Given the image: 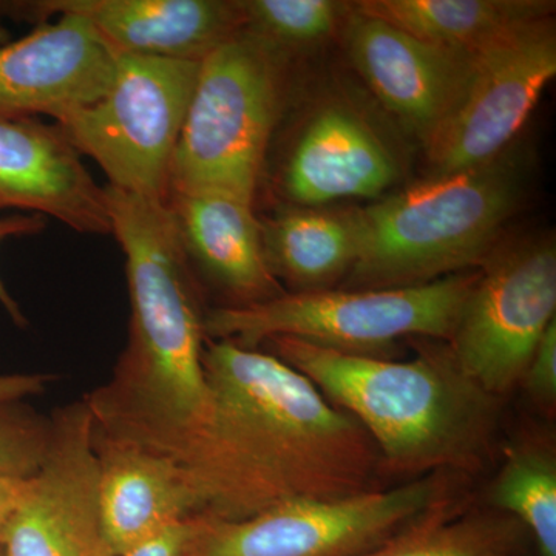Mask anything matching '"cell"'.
I'll return each mask as SVG.
<instances>
[{"label":"cell","mask_w":556,"mask_h":556,"mask_svg":"<svg viewBox=\"0 0 556 556\" xmlns=\"http://www.w3.org/2000/svg\"><path fill=\"white\" fill-rule=\"evenodd\" d=\"M203 371L206 420L185 463L201 517L240 521L390 486L361 424L269 351L207 339Z\"/></svg>","instance_id":"obj_1"},{"label":"cell","mask_w":556,"mask_h":556,"mask_svg":"<svg viewBox=\"0 0 556 556\" xmlns=\"http://www.w3.org/2000/svg\"><path fill=\"white\" fill-rule=\"evenodd\" d=\"M110 229L126 258L127 345L108 382L86 394L93 428L185 464L204 426L207 309L166 200L104 186Z\"/></svg>","instance_id":"obj_2"},{"label":"cell","mask_w":556,"mask_h":556,"mask_svg":"<svg viewBox=\"0 0 556 556\" xmlns=\"http://www.w3.org/2000/svg\"><path fill=\"white\" fill-rule=\"evenodd\" d=\"M265 345L361 424L378 448L387 482L434 473L470 478L495 453L503 401L468 378L447 342L433 340L409 361L294 338Z\"/></svg>","instance_id":"obj_3"},{"label":"cell","mask_w":556,"mask_h":556,"mask_svg":"<svg viewBox=\"0 0 556 556\" xmlns=\"http://www.w3.org/2000/svg\"><path fill=\"white\" fill-rule=\"evenodd\" d=\"M526 192V156L511 148L481 166L356 207L358 252L343 289L416 287L479 268Z\"/></svg>","instance_id":"obj_4"},{"label":"cell","mask_w":556,"mask_h":556,"mask_svg":"<svg viewBox=\"0 0 556 556\" xmlns=\"http://www.w3.org/2000/svg\"><path fill=\"white\" fill-rule=\"evenodd\" d=\"M478 276L479 268L416 287L287 291L255 305L207 309L204 327L208 340L252 350L273 338H294L343 353L388 357L399 339L448 342Z\"/></svg>","instance_id":"obj_5"},{"label":"cell","mask_w":556,"mask_h":556,"mask_svg":"<svg viewBox=\"0 0 556 556\" xmlns=\"http://www.w3.org/2000/svg\"><path fill=\"white\" fill-rule=\"evenodd\" d=\"M288 56L240 31L201 61L169 175L170 192L215 190L254 203Z\"/></svg>","instance_id":"obj_6"},{"label":"cell","mask_w":556,"mask_h":556,"mask_svg":"<svg viewBox=\"0 0 556 556\" xmlns=\"http://www.w3.org/2000/svg\"><path fill=\"white\" fill-rule=\"evenodd\" d=\"M200 64L116 54L105 93L62 116L56 126L80 156L101 167L108 186L166 200Z\"/></svg>","instance_id":"obj_7"},{"label":"cell","mask_w":556,"mask_h":556,"mask_svg":"<svg viewBox=\"0 0 556 556\" xmlns=\"http://www.w3.org/2000/svg\"><path fill=\"white\" fill-rule=\"evenodd\" d=\"M459 478L434 473L358 495L292 501L240 521L197 517L186 556H357L396 535Z\"/></svg>","instance_id":"obj_8"},{"label":"cell","mask_w":556,"mask_h":556,"mask_svg":"<svg viewBox=\"0 0 556 556\" xmlns=\"http://www.w3.org/2000/svg\"><path fill=\"white\" fill-rule=\"evenodd\" d=\"M555 311L554 237L500 241L479 266L447 345L468 378L503 401L521 383Z\"/></svg>","instance_id":"obj_9"},{"label":"cell","mask_w":556,"mask_h":556,"mask_svg":"<svg viewBox=\"0 0 556 556\" xmlns=\"http://www.w3.org/2000/svg\"><path fill=\"white\" fill-rule=\"evenodd\" d=\"M555 75L552 16L517 25L475 50L455 108L427 141L430 175L481 166L506 152Z\"/></svg>","instance_id":"obj_10"},{"label":"cell","mask_w":556,"mask_h":556,"mask_svg":"<svg viewBox=\"0 0 556 556\" xmlns=\"http://www.w3.org/2000/svg\"><path fill=\"white\" fill-rule=\"evenodd\" d=\"M38 473L0 538L5 556H112L101 525L93 417L86 399L54 409Z\"/></svg>","instance_id":"obj_11"},{"label":"cell","mask_w":556,"mask_h":556,"mask_svg":"<svg viewBox=\"0 0 556 556\" xmlns=\"http://www.w3.org/2000/svg\"><path fill=\"white\" fill-rule=\"evenodd\" d=\"M73 14L89 22L115 54L201 62L243 31L241 0H35L0 2V16L49 22Z\"/></svg>","instance_id":"obj_12"},{"label":"cell","mask_w":556,"mask_h":556,"mask_svg":"<svg viewBox=\"0 0 556 556\" xmlns=\"http://www.w3.org/2000/svg\"><path fill=\"white\" fill-rule=\"evenodd\" d=\"M343 31L358 75L402 127L426 146L455 108L473 51L424 42L353 5Z\"/></svg>","instance_id":"obj_13"},{"label":"cell","mask_w":556,"mask_h":556,"mask_svg":"<svg viewBox=\"0 0 556 556\" xmlns=\"http://www.w3.org/2000/svg\"><path fill=\"white\" fill-rule=\"evenodd\" d=\"M116 54L89 22L61 14L30 35L0 47V119L50 116L100 100L112 83Z\"/></svg>","instance_id":"obj_14"},{"label":"cell","mask_w":556,"mask_h":556,"mask_svg":"<svg viewBox=\"0 0 556 556\" xmlns=\"http://www.w3.org/2000/svg\"><path fill=\"white\" fill-rule=\"evenodd\" d=\"M54 218L75 232L109 236L104 188L60 127L0 119V211Z\"/></svg>","instance_id":"obj_15"},{"label":"cell","mask_w":556,"mask_h":556,"mask_svg":"<svg viewBox=\"0 0 556 556\" xmlns=\"http://www.w3.org/2000/svg\"><path fill=\"white\" fill-rule=\"evenodd\" d=\"M399 178L396 156L362 113L332 102L309 116L281 174L299 207L346 199H378Z\"/></svg>","instance_id":"obj_16"},{"label":"cell","mask_w":556,"mask_h":556,"mask_svg":"<svg viewBox=\"0 0 556 556\" xmlns=\"http://www.w3.org/2000/svg\"><path fill=\"white\" fill-rule=\"evenodd\" d=\"M102 530L112 556L186 519L201 517L188 468L175 457L93 430Z\"/></svg>","instance_id":"obj_17"},{"label":"cell","mask_w":556,"mask_h":556,"mask_svg":"<svg viewBox=\"0 0 556 556\" xmlns=\"http://www.w3.org/2000/svg\"><path fill=\"white\" fill-rule=\"evenodd\" d=\"M166 201L190 265L228 299L219 306L255 305L287 292L269 268L254 203L215 190L170 192Z\"/></svg>","instance_id":"obj_18"},{"label":"cell","mask_w":556,"mask_h":556,"mask_svg":"<svg viewBox=\"0 0 556 556\" xmlns=\"http://www.w3.org/2000/svg\"><path fill=\"white\" fill-rule=\"evenodd\" d=\"M532 546L517 518L477 503L460 478L396 535L357 556H526Z\"/></svg>","instance_id":"obj_19"},{"label":"cell","mask_w":556,"mask_h":556,"mask_svg":"<svg viewBox=\"0 0 556 556\" xmlns=\"http://www.w3.org/2000/svg\"><path fill=\"white\" fill-rule=\"evenodd\" d=\"M266 258L291 292L331 289L356 263V207H294L262 222Z\"/></svg>","instance_id":"obj_20"},{"label":"cell","mask_w":556,"mask_h":556,"mask_svg":"<svg viewBox=\"0 0 556 556\" xmlns=\"http://www.w3.org/2000/svg\"><path fill=\"white\" fill-rule=\"evenodd\" d=\"M354 9L424 42L475 51L526 22L551 17L548 0H358Z\"/></svg>","instance_id":"obj_21"},{"label":"cell","mask_w":556,"mask_h":556,"mask_svg":"<svg viewBox=\"0 0 556 556\" xmlns=\"http://www.w3.org/2000/svg\"><path fill=\"white\" fill-rule=\"evenodd\" d=\"M484 504L517 518L536 556H556V448L548 431H522L508 442Z\"/></svg>","instance_id":"obj_22"},{"label":"cell","mask_w":556,"mask_h":556,"mask_svg":"<svg viewBox=\"0 0 556 556\" xmlns=\"http://www.w3.org/2000/svg\"><path fill=\"white\" fill-rule=\"evenodd\" d=\"M353 3L336 0H241L243 31L289 54L324 42L346 21Z\"/></svg>","instance_id":"obj_23"},{"label":"cell","mask_w":556,"mask_h":556,"mask_svg":"<svg viewBox=\"0 0 556 556\" xmlns=\"http://www.w3.org/2000/svg\"><path fill=\"white\" fill-rule=\"evenodd\" d=\"M50 417L27 402H0V478L38 473L50 444Z\"/></svg>","instance_id":"obj_24"},{"label":"cell","mask_w":556,"mask_h":556,"mask_svg":"<svg viewBox=\"0 0 556 556\" xmlns=\"http://www.w3.org/2000/svg\"><path fill=\"white\" fill-rule=\"evenodd\" d=\"M519 387L538 408L554 416L556 407V320L548 325L533 351Z\"/></svg>","instance_id":"obj_25"},{"label":"cell","mask_w":556,"mask_h":556,"mask_svg":"<svg viewBox=\"0 0 556 556\" xmlns=\"http://www.w3.org/2000/svg\"><path fill=\"white\" fill-rule=\"evenodd\" d=\"M47 226V218L40 217V215L28 214V215H11V217L0 218V244L9 239H20V237L36 236V233L42 232ZM0 305L7 311V314L11 317V320L17 325V327H27V318L20 308V303L16 302L3 285L2 278H0Z\"/></svg>","instance_id":"obj_26"},{"label":"cell","mask_w":556,"mask_h":556,"mask_svg":"<svg viewBox=\"0 0 556 556\" xmlns=\"http://www.w3.org/2000/svg\"><path fill=\"white\" fill-rule=\"evenodd\" d=\"M195 518L186 519L160 530L159 533L146 538L121 556H186Z\"/></svg>","instance_id":"obj_27"},{"label":"cell","mask_w":556,"mask_h":556,"mask_svg":"<svg viewBox=\"0 0 556 556\" xmlns=\"http://www.w3.org/2000/svg\"><path fill=\"white\" fill-rule=\"evenodd\" d=\"M53 380L49 375L0 376V402L27 401L28 397L46 393Z\"/></svg>","instance_id":"obj_28"},{"label":"cell","mask_w":556,"mask_h":556,"mask_svg":"<svg viewBox=\"0 0 556 556\" xmlns=\"http://www.w3.org/2000/svg\"><path fill=\"white\" fill-rule=\"evenodd\" d=\"M30 478H0V538L11 515L20 507Z\"/></svg>","instance_id":"obj_29"},{"label":"cell","mask_w":556,"mask_h":556,"mask_svg":"<svg viewBox=\"0 0 556 556\" xmlns=\"http://www.w3.org/2000/svg\"><path fill=\"white\" fill-rule=\"evenodd\" d=\"M11 42V33L9 28L3 25L2 16H0V47L7 46Z\"/></svg>","instance_id":"obj_30"},{"label":"cell","mask_w":556,"mask_h":556,"mask_svg":"<svg viewBox=\"0 0 556 556\" xmlns=\"http://www.w3.org/2000/svg\"><path fill=\"white\" fill-rule=\"evenodd\" d=\"M0 556H5V554H3L2 547H0Z\"/></svg>","instance_id":"obj_31"},{"label":"cell","mask_w":556,"mask_h":556,"mask_svg":"<svg viewBox=\"0 0 556 556\" xmlns=\"http://www.w3.org/2000/svg\"><path fill=\"white\" fill-rule=\"evenodd\" d=\"M526 556H536L535 554H530V555H526Z\"/></svg>","instance_id":"obj_32"}]
</instances>
